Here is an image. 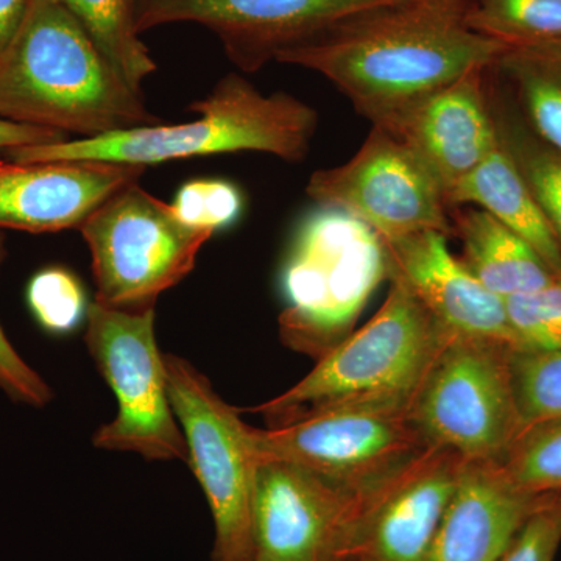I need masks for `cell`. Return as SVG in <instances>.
<instances>
[{"mask_svg":"<svg viewBox=\"0 0 561 561\" xmlns=\"http://www.w3.org/2000/svg\"><path fill=\"white\" fill-rule=\"evenodd\" d=\"M507 49L476 32L467 0H394L346 18L276 61L327 77L373 127L390 131L412 110Z\"/></svg>","mask_w":561,"mask_h":561,"instance_id":"6da1fadb","label":"cell"},{"mask_svg":"<svg viewBox=\"0 0 561 561\" xmlns=\"http://www.w3.org/2000/svg\"><path fill=\"white\" fill-rule=\"evenodd\" d=\"M0 117L72 139L160 124L61 0H32L0 51Z\"/></svg>","mask_w":561,"mask_h":561,"instance_id":"7a4b0ae2","label":"cell"},{"mask_svg":"<svg viewBox=\"0 0 561 561\" xmlns=\"http://www.w3.org/2000/svg\"><path fill=\"white\" fill-rule=\"evenodd\" d=\"M191 111L187 124H157L69 139L47 146L16 147L3 158L18 162L108 161L146 165L208 154L261 151L287 162H301L311 150L319 116L308 103L286 92L265 95L249 80L230 73Z\"/></svg>","mask_w":561,"mask_h":561,"instance_id":"3957f363","label":"cell"},{"mask_svg":"<svg viewBox=\"0 0 561 561\" xmlns=\"http://www.w3.org/2000/svg\"><path fill=\"white\" fill-rule=\"evenodd\" d=\"M451 335L401 280L381 309L286 393L253 409L283 426L331 412H408L432 362Z\"/></svg>","mask_w":561,"mask_h":561,"instance_id":"277c9868","label":"cell"},{"mask_svg":"<svg viewBox=\"0 0 561 561\" xmlns=\"http://www.w3.org/2000/svg\"><path fill=\"white\" fill-rule=\"evenodd\" d=\"M386 279L382 239L345 210L320 206L302 224L284 268L283 342L321 359L348 337Z\"/></svg>","mask_w":561,"mask_h":561,"instance_id":"5b68a950","label":"cell"},{"mask_svg":"<svg viewBox=\"0 0 561 561\" xmlns=\"http://www.w3.org/2000/svg\"><path fill=\"white\" fill-rule=\"evenodd\" d=\"M91 250L98 297L110 308H153L158 297L194 271L213 232L187 227L172 205L138 183L122 187L80 227Z\"/></svg>","mask_w":561,"mask_h":561,"instance_id":"8992f818","label":"cell"},{"mask_svg":"<svg viewBox=\"0 0 561 561\" xmlns=\"http://www.w3.org/2000/svg\"><path fill=\"white\" fill-rule=\"evenodd\" d=\"M511 346L449 337L424 376L408 415L431 448L500 461L523 434L513 393Z\"/></svg>","mask_w":561,"mask_h":561,"instance_id":"52a82bcc","label":"cell"},{"mask_svg":"<svg viewBox=\"0 0 561 561\" xmlns=\"http://www.w3.org/2000/svg\"><path fill=\"white\" fill-rule=\"evenodd\" d=\"M84 342L119 405L116 419L95 432L94 445L149 460H190L169 398L168 367L154 337L153 308L127 311L92 301Z\"/></svg>","mask_w":561,"mask_h":561,"instance_id":"ba28073f","label":"cell"},{"mask_svg":"<svg viewBox=\"0 0 561 561\" xmlns=\"http://www.w3.org/2000/svg\"><path fill=\"white\" fill-rule=\"evenodd\" d=\"M173 413L205 491L214 527L213 561H253V497L257 459L250 426L190 362L165 356Z\"/></svg>","mask_w":561,"mask_h":561,"instance_id":"9c48e42d","label":"cell"},{"mask_svg":"<svg viewBox=\"0 0 561 561\" xmlns=\"http://www.w3.org/2000/svg\"><path fill=\"white\" fill-rule=\"evenodd\" d=\"M257 461L294 465L339 489L387 481L431 446L408 412H331L271 430L250 427Z\"/></svg>","mask_w":561,"mask_h":561,"instance_id":"30bf717a","label":"cell"},{"mask_svg":"<svg viewBox=\"0 0 561 561\" xmlns=\"http://www.w3.org/2000/svg\"><path fill=\"white\" fill-rule=\"evenodd\" d=\"M306 192L323 208L357 217L383 242L423 231L454 234L437 181L402 140L379 127L345 164L313 172Z\"/></svg>","mask_w":561,"mask_h":561,"instance_id":"8fae6325","label":"cell"},{"mask_svg":"<svg viewBox=\"0 0 561 561\" xmlns=\"http://www.w3.org/2000/svg\"><path fill=\"white\" fill-rule=\"evenodd\" d=\"M394 0H135L139 35L158 25L195 22L224 44L243 72L276 61L280 51L300 46L359 11Z\"/></svg>","mask_w":561,"mask_h":561,"instance_id":"7c38bea8","label":"cell"},{"mask_svg":"<svg viewBox=\"0 0 561 561\" xmlns=\"http://www.w3.org/2000/svg\"><path fill=\"white\" fill-rule=\"evenodd\" d=\"M375 486L343 490L294 465L257 461L253 561H337Z\"/></svg>","mask_w":561,"mask_h":561,"instance_id":"4fadbf2b","label":"cell"},{"mask_svg":"<svg viewBox=\"0 0 561 561\" xmlns=\"http://www.w3.org/2000/svg\"><path fill=\"white\" fill-rule=\"evenodd\" d=\"M465 461L451 449L431 448L376 485L337 561H426Z\"/></svg>","mask_w":561,"mask_h":561,"instance_id":"5bb4252c","label":"cell"},{"mask_svg":"<svg viewBox=\"0 0 561 561\" xmlns=\"http://www.w3.org/2000/svg\"><path fill=\"white\" fill-rule=\"evenodd\" d=\"M146 165L108 161L0 160V230L41 234L72 230Z\"/></svg>","mask_w":561,"mask_h":561,"instance_id":"9a60e30c","label":"cell"},{"mask_svg":"<svg viewBox=\"0 0 561 561\" xmlns=\"http://www.w3.org/2000/svg\"><path fill=\"white\" fill-rule=\"evenodd\" d=\"M448 234L423 231L386 243L389 280L398 279L451 337L482 339L516 350L505 300L454 256Z\"/></svg>","mask_w":561,"mask_h":561,"instance_id":"2e32d148","label":"cell"},{"mask_svg":"<svg viewBox=\"0 0 561 561\" xmlns=\"http://www.w3.org/2000/svg\"><path fill=\"white\" fill-rule=\"evenodd\" d=\"M485 72L474 70L432 95L389 131L426 165L445 202L449 192L500 146L483 87Z\"/></svg>","mask_w":561,"mask_h":561,"instance_id":"e0dca14e","label":"cell"},{"mask_svg":"<svg viewBox=\"0 0 561 561\" xmlns=\"http://www.w3.org/2000/svg\"><path fill=\"white\" fill-rule=\"evenodd\" d=\"M538 496L513 485L500 461H465L426 561H500Z\"/></svg>","mask_w":561,"mask_h":561,"instance_id":"ac0fdd59","label":"cell"},{"mask_svg":"<svg viewBox=\"0 0 561 561\" xmlns=\"http://www.w3.org/2000/svg\"><path fill=\"white\" fill-rule=\"evenodd\" d=\"M449 209L474 206L491 214L515 232L561 278V245L551 224L502 146L457 184L448 197Z\"/></svg>","mask_w":561,"mask_h":561,"instance_id":"d6986e66","label":"cell"},{"mask_svg":"<svg viewBox=\"0 0 561 561\" xmlns=\"http://www.w3.org/2000/svg\"><path fill=\"white\" fill-rule=\"evenodd\" d=\"M454 209L453 232L463 250L460 261L491 294L507 300L560 279L530 245L486 210Z\"/></svg>","mask_w":561,"mask_h":561,"instance_id":"ffe728a7","label":"cell"},{"mask_svg":"<svg viewBox=\"0 0 561 561\" xmlns=\"http://www.w3.org/2000/svg\"><path fill=\"white\" fill-rule=\"evenodd\" d=\"M493 68L511 81L530 130L561 153V43L507 47Z\"/></svg>","mask_w":561,"mask_h":561,"instance_id":"44dd1931","label":"cell"},{"mask_svg":"<svg viewBox=\"0 0 561 561\" xmlns=\"http://www.w3.org/2000/svg\"><path fill=\"white\" fill-rule=\"evenodd\" d=\"M489 102L502 149L515 162L561 245V153L530 130L522 113L494 95Z\"/></svg>","mask_w":561,"mask_h":561,"instance_id":"7402d4cb","label":"cell"},{"mask_svg":"<svg viewBox=\"0 0 561 561\" xmlns=\"http://www.w3.org/2000/svg\"><path fill=\"white\" fill-rule=\"evenodd\" d=\"M117 73L140 91L157 70L135 22V0H61Z\"/></svg>","mask_w":561,"mask_h":561,"instance_id":"603a6c76","label":"cell"},{"mask_svg":"<svg viewBox=\"0 0 561 561\" xmlns=\"http://www.w3.org/2000/svg\"><path fill=\"white\" fill-rule=\"evenodd\" d=\"M467 21L507 47L561 43V0H467Z\"/></svg>","mask_w":561,"mask_h":561,"instance_id":"cb8c5ba5","label":"cell"},{"mask_svg":"<svg viewBox=\"0 0 561 561\" xmlns=\"http://www.w3.org/2000/svg\"><path fill=\"white\" fill-rule=\"evenodd\" d=\"M511 371L523 432L561 420V350L512 351Z\"/></svg>","mask_w":561,"mask_h":561,"instance_id":"d4e9b609","label":"cell"},{"mask_svg":"<svg viewBox=\"0 0 561 561\" xmlns=\"http://www.w3.org/2000/svg\"><path fill=\"white\" fill-rule=\"evenodd\" d=\"M500 465L524 493L538 496L561 491V420L524 431Z\"/></svg>","mask_w":561,"mask_h":561,"instance_id":"484cf974","label":"cell"},{"mask_svg":"<svg viewBox=\"0 0 561 561\" xmlns=\"http://www.w3.org/2000/svg\"><path fill=\"white\" fill-rule=\"evenodd\" d=\"M27 305L33 319L54 335L69 334L87 320L91 302L80 279L62 267L36 273L27 287Z\"/></svg>","mask_w":561,"mask_h":561,"instance_id":"4316f807","label":"cell"},{"mask_svg":"<svg viewBox=\"0 0 561 561\" xmlns=\"http://www.w3.org/2000/svg\"><path fill=\"white\" fill-rule=\"evenodd\" d=\"M515 351L561 350V278L545 289L505 300Z\"/></svg>","mask_w":561,"mask_h":561,"instance_id":"83f0119b","label":"cell"},{"mask_svg":"<svg viewBox=\"0 0 561 561\" xmlns=\"http://www.w3.org/2000/svg\"><path fill=\"white\" fill-rule=\"evenodd\" d=\"M172 209L187 227L214 234L239 220L242 192L227 180L190 181L176 192Z\"/></svg>","mask_w":561,"mask_h":561,"instance_id":"f1b7e54d","label":"cell"},{"mask_svg":"<svg viewBox=\"0 0 561 561\" xmlns=\"http://www.w3.org/2000/svg\"><path fill=\"white\" fill-rule=\"evenodd\" d=\"M561 545V491L540 494L500 561H553Z\"/></svg>","mask_w":561,"mask_h":561,"instance_id":"f546056e","label":"cell"},{"mask_svg":"<svg viewBox=\"0 0 561 561\" xmlns=\"http://www.w3.org/2000/svg\"><path fill=\"white\" fill-rule=\"evenodd\" d=\"M5 257V238L0 232V267ZM0 390L10 400L31 405V408H44L54 398L49 383L22 359L21 354L11 345L2 327H0Z\"/></svg>","mask_w":561,"mask_h":561,"instance_id":"4dcf8cb0","label":"cell"},{"mask_svg":"<svg viewBox=\"0 0 561 561\" xmlns=\"http://www.w3.org/2000/svg\"><path fill=\"white\" fill-rule=\"evenodd\" d=\"M62 140H69L65 133L18 124L0 117V153L16 147L47 146Z\"/></svg>","mask_w":561,"mask_h":561,"instance_id":"1f68e13d","label":"cell"},{"mask_svg":"<svg viewBox=\"0 0 561 561\" xmlns=\"http://www.w3.org/2000/svg\"><path fill=\"white\" fill-rule=\"evenodd\" d=\"M32 0H0V51L13 38Z\"/></svg>","mask_w":561,"mask_h":561,"instance_id":"d6a6232c","label":"cell"}]
</instances>
